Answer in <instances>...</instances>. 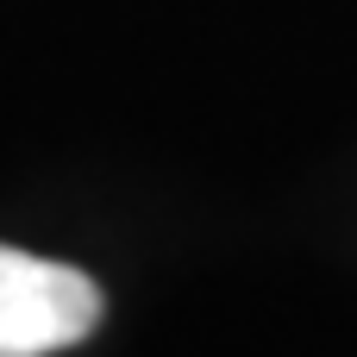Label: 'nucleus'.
<instances>
[{"label": "nucleus", "instance_id": "nucleus-1", "mask_svg": "<svg viewBox=\"0 0 357 357\" xmlns=\"http://www.w3.org/2000/svg\"><path fill=\"white\" fill-rule=\"evenodd\" d=\"M100 289L75 264L0 245V357H50L94 333Z\"/></svg>", "mask_w": 357, "mask_h": 357}]
</instances>
